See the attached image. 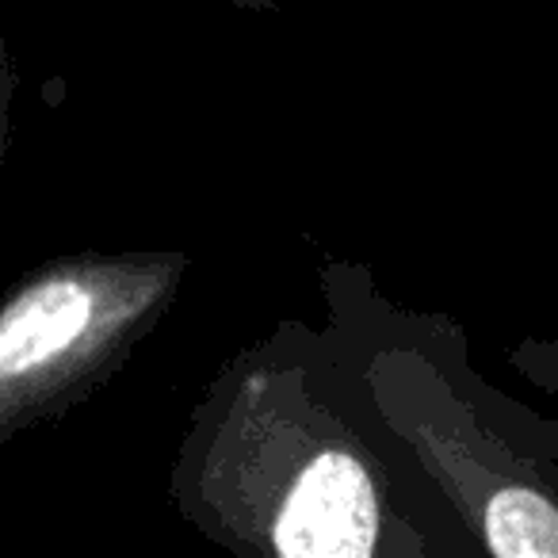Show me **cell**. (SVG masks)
Segmentation results:
<instances>
[{
	"instance_id": "6da1fadb",
	"label": "cell",
	"mask_w": 558,
	"mask_h": 558,
	"mask_svg": "<svg viewBox=\"0 0 558 558\" xmlns=\"http://www.w3.org/2000/svg\"><path fill=\"white\" fill-rule=\"evenodd\" d=\"M177 509L245 555H474L459 512L375 417L333 333L283 326L241 352L195 410Z\"/></svg>"
},
{
	"instance_id": "7a4b0ae2",
	"label": "cell",
	"mask_w": 558,
	"mask_h": 558,
	"mask_svg": "<svg viewBox=\"0 0 558 558\" xmlns=\"http://www.w3.org/2000/svg\"><path fill=\"white\" fill-rule=\"evenodd\" d=\"M329 329L375 417L494 558H558V417L535 413L471 367L448 314L395 306L367 271L329 268Z\"/></svg>"
},
{
	"instance_id": "3957f363",
	"label": "cell",
	"mask_w": 558,
	"mask_h": 558,
	"mask_svg": "<svg viewBox=\"0 0 558 558\" xmlns=\"http://www.w3.org/2000/svg\"><path fill=\"white\" fill-rule=\"evenodd\" d=\"M180 253H77L0 303V444L104 387L180 295Z\"/></svg>"
},
{
	"instance_id": "277c9868",
	"label": "cell",
	"mask_w": 558,
	"mask_h": 558,
	"mask_svg": "<svg viewBox=\"0 0 558 558\" xmlns=\"http://www.w3.org/2000/svg\"><path fill=\"white\" fill-rule=\"evenodd\" d=\"M509 364L517 375H524L532 387L558 395V341L547 337H524L509 349Z\"/></svg>"
},
{
	"instance_id": "5b68a950",
	"label": "cell",
	"mask_w": 558,
	"mask_h": 558,
	"mask_svg": "<svg viewBox=\"0 0 558 558\" xmlns=\"http://www.w3.org/2000/svg\"><path fill=\"white\" fill-rule=\"evenodd\" d=\"M12 85H16V73H12L9 50L0 43V157L9 146V119H12Z\"/></svg>"
},
{
	"instance_id": "8992f818",
	"label": "cell",
	"mask_w": 558,
	"mask_h": 558,
	"mask_svg": "<svg viewBox=\"0 0 558 558\" xmlns=\"http://www.w3.org/2000/svg\"><path fill=\"white\" fill-rule=\"evenodd\" d=\"M226 4H233V9H253V12H276L283 0H226Z\"/></svg>"
}]
</instances>
